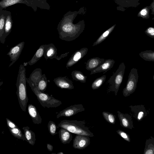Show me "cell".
<instances>
[{"mask_svg": "<svg viewBox=\"0 0 154 154\" xmlns=\"http://www.w3.org/2000/svg\"><path fill=\"white\" fill-rule=\"evenodd\" d=\"M26 78L24 66L21 64L19 66L16 83V94L20 106L24 112L26 111L28 101L26 91Z\"/></svg>", "mask_w": 154, "mask_h": 154, "instance_id": "obj_1", "label": "cell"}, {"mask_svg": "<svg viewBox=\"0 0 154 154\" xmlns=\"http://www.w3.org/2000/svg\"><path fill=\"white\" fill-rule=\"evenodd\" d=\"M85 121L63 120L58 124V127L65 128L71 133L92 137L94 136L88 128L85 126Z\"/></svg>", "mask_w": 154, "mask_h": 154, "instance_id": "obj_2", "label": "cell"}, {"mask_svg": "<svg viewBox=\"0 0 154 154\" xmlns=\"http://www.w3.org/2000/svg\"><path fill=\"white\" fill-rule=\"evenodd\" d=\"M26 82L43 107L48 108H56L62 104L61 101L50 96L44 92L40 91L32 82L27 80Z\"/></svg>", "mask_w": 154, "mask_h": 154, "instance_id": "obj_3", "label": "cell"}, {"mask_svg": "<svg viewBox=\"0 0 154 154\" xmlns=\"http://www.w3.org/2000/svg\"><path fill=\"white\" fill-rule=\"evenodd\" d=\"M84 29V26H75L69 23H64L58 29L59 38L66 41H73L78 37Z\"/></svg>", "mask_w": 154, "mask_h": 154, "instance_id": "obj_4", "label": "cell"}, {"mask_svg": "<svg viewBox=\"0 0 154 154\" xmlns=\"http://www.w3.org/2000/svg\"><path fill=\"white\" fill-rule=\"evenodd\" d=\"M125 68L123 62L121 63L116 72L108 81L109 91H114L116 96L122 82Z\"/></svg>", "mask_w": 154, "mask_h": 154, "instance_id": "obj_5", "label": "cell"}, {"mask_svg": "<svg viewBox=\"0 0 154 154\" xmlns=\"http://www.w3.org/2000/svg\"><path fill=\"white\" fill-rule=\"evenodd\" d=\"M138 78L137 69L132 68L129 73L126 87L123 90V94L124 97H128L135 91L137 88Z\"/></svg>", "mask_w": 154, "mask_h": 154, "instance_id": "obj_6", "label": "cell"}, {"mask_svg": "<svg viewBox=\"0 0 154 154\" xmlns=\"http://www.w3.org/2000/svg\"><path fill=\"white\" fill-rule=\"evenodd\" d=\"M69 53V52H68L61 54L60 56H57V49L54 44L51 43L45 45L43 55L46 60L55 58L59 60L67 56Z\"/></svg>", "mask_w": 154, "mask_h": 154, "instance_id": "obj_7", "label": "cell"}, {"mask_svg": "<svg viewBox=\"0 0 154 154\" xmlns=\"http://www.w3.org/2000/svg\"><path fill=\"white\" fill-rule=\"evenodd\" d=\"M85 110V109L82 104H75L70 106L60 112L56 117L58 119L62 116L69 117Z\"/></svg>", "mask_w": 154, "mask_h": 154, "instance_id": "obj_8", "label": "cell"}, {"mask_svg": "<svg viewBox=\"0 0 154 154\" xmlns=\"http://www.w3.org/2000/svg\"><path fill=\"white\" fill-rule=\"evenodd\" d=\"M25 42H22L11 48L9 52L7 54L10 58L11 63L8 67H11L18 60L20 55L24 47Z\"/></svg>", "mask_w": 154, "mask_h": 154, "instance_id": "obj_9", "label": "cell"}, {"mask_svg": "<svg viewBox=\"0 0 154 154\" xmlns=\"http://www.w3.org/2000/svg\"><path fill=\"white\" fill-rule=\"evenodd\" d=\"M89 137L76 134L73 140V147L75 149H83L90 144Z\"/></svg>", "mask_w": 154, "mask_h": 154, "instance_id": "obj_10", "label": "cell"}, {"mask_svg": "<svg viewBox=\"0 0 154 154\" xmlns=\"http://www.w3.org/2000/svg\"><path fill=\"white\" fill-rule=\"evenodd\" d=\"M88 50L87 48H83L75 51L66 63V66L67 69L72 66L84 57L87 54Z\"/></svg>", "mask_w": 154, "mask_h": 154, "instance_id": "obj_11", "label": "cell"}, {"mask_svg": "<svg viewBox=\"0 0 154 154\" xmlns=\"http://www.w3.org/2000/svg\"><path fill=\"white\" fill-rule=\"evenodd\" d=\"M129 107L133 116L138 122L142 120L147 115V111L143 105L130 106Z\"/></svg>", "mask_w": 154, "mask_h": 154, "instance_id": "obj_12", "label": "cell"}, {"mask_svg": "<svg viewBox=\"0 0 154 154\" xmlns=\"http://www.w3.org/2000/svg\"><path fill=\"white\" fill-rule=\"evenodd\" d=\"M13 25V20L11 12L7 11L4 26V32L2 35L0 42L3 44L5 43L7 37L11 32Z\"/></svg>", "mask_w": 154, "mask_h": 154, "instance_id": "obj_13", "label": "cell"}, {"mask_svg": "<svg viewBox=\"0 0 154 154\" xmlns=\"http://www.w3.org/2000/svg\"><path fill=\"white\" fill-rule=\"evenodd\" d=\"M53 81L60 88L69 90L74 88L72 82L66 76L57 77L54 79Z\"/></svg>", "mask_w": 154, "mask_h": 154, "instance_id": "obj_14", "label": "cell"}, {"mask_svg": "<svg viewBox=\"0 0 154 154\" xmlns=\"http://www.w3.org/2000/svg\"><path fill=\"white\" fill-rule=\"evenodd\" d=\"M117 112L120 124L122 127L131 129L134 128L132 118L130 115L127 113H121L119 111Z\"/></svg>", "mask_w": 154, "mask_h": 154, "instance_id": "obj_15", "label": "cell"}, {"mask_svg": "<svg viewBox=\"0 0 154 154\" xmlns=\"http://www.w3.org/2000/svg\"><path fill=\"white\" fill-rule=\"evenodd\" d=\"M115 61L112 59L105 60L98 67L91 71L90 75L103 72H107L113 66Z\"/></svg>", "mask_w": 154, "mask_h": 154, "instance_id": "obj_16", "label": "cell"}, {"mask_svg": "<svg viewBox=\"0 0 154 154\" xmlns=\"http://www.w3.org/2000/svg\"><path fill=\"white\" fill-rule=\"evenodd\" d=\"M28 110L33 123L39 124L41 123L42 119L35 106L31 104H29Z\"/></svg>", "mask_w": 154, "mask_h": 154, "instance_id": "obj_17", "label": "cell"}, {"mask_svg": "<svg viewBox=\"0 0 154 154\" xmlns=\"http://www.w3.org/2000/svg\"><path fill=\"white\" fill-rule=\"evenodd\" d=\"M105 60L104 59L98 57L91 58L88 60L86 62V69L91 71L94 70L103 63Z\"/></svg>", "mask_w": 154, "mask_h": 154, "instance_id": "obj_18", "label": "cell"}, {"mask_svg": "<svg viewBox=\"0 0 154 154\" xmlns=\"http://www.w3.org/2000/svg\"><path fill=\"white\" fill-rule=\"evenodd\" d=\"M58 133L60 140L63 144L69 143L72 140V136L71 133L66 129L61 128Z\"/></svg>", "mask_w": 154, "mask_h": 154, "instance_id": "obj_19", "label": "cell"}, {"mask_svg": "<svg viewBox=\"0 0 154 154\" xmlns=\"http://www.w3.org/2000/svg\"><path fill=\"white\" fill-rule=\"evenodd\" d=\"M23 129L26 141L31 145H34L36 140L35 135L34 132L30 130L29 127L28 126L23 127Z\"/></svg>", "mask_w": 154, "mask_h": 154, "instance_id": "obj_20", "label": "cell"}, {"mask_svg": "<svg viewBox=\"0 0 154 154\" xmlns=\"http://www.w3.org/2000/svg\"><path fill=\"white\" fill-rule=\"evenodd\" d=\"M115 2L123 8L136 7L140 4L139 0H115Z\"/></svg>", "mask_w": 154, "mask_h": 154, "instance_id": "obj_21", "label": "cell"}, {"mask_svg": "<svg viewBox=\"0 0 154 154\" xmlns=\"http://www.w3.org/2000/svg\"><path fill=\"white\" fill-rule=\"evenodd\" d=\"M42 75V69L40 68H37L32 72L29 78H26V80L36 85L41 79Z\"/></svg>", "mask_w": 154, "mask_h": 154, "instance_id": "obj_22", "label": "cell"}, {"mask_svg": "<svg viewBox=\"0 0 154 154\" xmlns=\"http://www.w3.org/2000/svg\"><path fill=\"white\" fill-rule=\"evenodd\" d=\"M45 45H41L37 50L34 55L27 63L31 66L36 63L43 55Z\"/></svg>", "mask_w": 154, "mask_h": 154, "instance_id": "obj_23", "label": "cell"}, {"mask_svg": "<svg viewBox=\"0 0 154 154\" xmlns=\"http://www.w3.org/2000/svg\"><path fill=\"white\" fill-rule=\"evenodd\" d=\"M116 25L112 26L103 33L93 43L92 46L97 45L104 41L113 31Z\"/></svg>", "mask_w": 154, "mask_h": 154, "instance_id": "obj_24", "label": "cell"}, {"mask_svg": "<svg viewBox=\"0 0 154 154\" xmlns=\"http://www.w3.org/2000/svg\"><path fill=\"white\" fill-rule=\"evenodd\" d=\"M154 153V138L152 137L146 140L143 154Z\"/></svg>", "mask_w": 154, "mask_h": 154, "instance_id": "obj_25", "label": "cell"}, {"mask_svg": "<svg viewBox=\"0 0 154 154\" xmlns=\"http://www.w3.org/2000/svg\"><path fill=\"white\" fill-rule=\"evenodd\" d=\"M0 6V41L4 32V26L7 11Z\"/></svg>", "mask_w": 154, "mask_h": 154, "instance_id": "obj_26", "label": "cell"}, {"mask_svg": "<svg viewBox=\"0 0 154 154\" xmlns=\"http://www.w3.org/2000/svg\"><path fill=\"white\" fill-rule=\"evenodd\" d=\"M72 79L75 81L85 83L86 82L87 76L85 75L81 71L78 70L72 71L71 73Z\"/></svg>", "mask_w": 154, "mask_h": 154, "instance_id": "obj_27", "label": "cell"}, {"mask_svg": "<svg viewBox=\"0 0 154 154\" xmlns=\"http://www.w3.org/2000/svg\"><path fill=\"white\" fill-rule=\"evenodd\" d=\"M141 57L148 61H154V51L151 50H146L141 52L139 54Z\"/></svg>", "mask_w": 154, "mask_h": 154, "instance_id": "obj_28", "label": "cell"}, {"mask_svg": "<svg viewBox=\"0 0 154 154\" xmlns=\"http://www.w3.org/2000/svg\"><path fill=\"white\" fill-rule=\"evenodd\" d=\"M9 129L11 134L15 137L23 141H26L24 134H23L21 130L18 127L9 128Z\"/></svg>", "mask_w": 154, "mask_h": 154, "instance_id": "obj_29", "label": "cell"}, {"mask_svg": "<svg viewBox=\"0 0 154 154\" xmlns=\"http://www.w3.org/2000/svg\"><path fill=\"white\" fill-rule=\"evenodd\" d=\"M48 81L45 75H42V77L36 85H35L40 91L44 92L47 86Z\"/></svg>", "mask_w": 154, "mask_h": 154, "instance_id": "obj_30", "label": "cell"}, {"mask_svg": "<svg viewBox=\"0 0 154 154\" xmlns=\"http://www.w3.org/2000/svg\"><path fill=\"white\" fill-rule=\"evenodd\" d=\"M106 79V75H102L96 79L92 84V88L93 90H95L99 88L104 83Z\"/></svg>", "mask_w": 154, "mask_h": 154, "instance_id": "obj_31", "label": "cell"}, {"mask_svg": "<svg viewBox=\"0 0 154 154\" xmlns=\"http://www.w3.org/2000/svg\"><path fill=\"white\" fill-rule=\"evenodd\" d=\"M102 115L105 120L108 123L114 124L116 121V116L112 113L107 112H102Z\"/></svg>", "mask_w": 154, "mask_h": 154, "instance_id": "obj_32", "label": "cell"}, {"mask_svg": "<svg viewBox=\"0 0 154 154\" xmlns=\"http://www.w3.org/2000/svg\"><path fill=\"white\" fill-rule=\"evenodd\" d=\"M150 10L149 6L144 7L137 14V17L143 19H149L150 17L149 13Z\"/></svg>", "mask_w": 154, "mask_h": 154, "instance_id": "obj_33", "label": "cell"}, {"mask_svg": "<svg viewBox=\"0 0 154 154\" xmlns=\"http://www.w3.org/2000/svg\"><path fill=\"white\" fill-rule=\"evenodd\" d=\"M57 126L54 122L50 121L48 124V128L49 133L52 136H54L57 133L56 132Z\"/></svg>", "mask_w": 154, "mask_h": 154, "instance_id": "obj_34", "label": "cell"}, {"mask_svg": "<svg viewBox=\"0 0 154 154\" xmlns=\"http://www.w3.org/2000/svg\"><path fill=\"white\" fill-rule=\"evenodd\" d=\"M117 133L124 140L130 142L131 139L129 135L125 131L121 130H118L116 131Z\"/></svg>", "mask_w": 154, "mask_h": 154, "instance_id": "obj_35", "label": "cell"}, {"mask_svg": "<svg viewBox=\"0 0 154 154\" xmlns=\"http://www.w3.org/2000/svg\"><path fill=\"white\" fill-rule=\"evenodd\" d=\"M144 32L149 36L154 38V28L153 27H148L145 30Z\"/></svg>", "mask_w": 154, "mask_h": 154, "instance_id": "obj_36", "label": "cell"}, {"mask_svg": "<svg viewBox=\"0 0 154 154\" xmlns=\"http://www.w3.org/2000/svg\"><path fill=\"white\" fill-rule=\"evenodd\" d=\"M7 126L9 128H12L18 127L15 123L8 118H6Z\"/></svg>", "mask_w": 154, "mask_h": 154, "instance_id": "obj_37", "label": "cell"}, {"mask_svg": "<svg viewBox=\"0 0 154 154\" xmlns=\"http://www.w3.org/2000/svg\"><path fill=\"white\" fill-rule=\"evenodd\" d=\"M150 10L152 11V14L153 15L154 14V0H153L149 6Z\"/></svg>", "mask_w": 154, "mask_h": 154, "instance_id": "obj_38", "label": "cell"}, {"mask_svg": "<svg viewBox=\"0 0 154 154\" xmlns=\"http://www.w3.org/2000/svg\"><path fill=\"white\" fill-rule=\"evenodd\" d=\"M47 146L48 150L50 152L52 151L53 149V146L49 143L47 144Z\"/></svg>", "mask_w": 154, "mask_h": 154, "instance_id": "obj_39", "label": "cell"}, {"mask_svg": "<svg viewBox=\"0 0 154 154\" xmlns=\"http://www.w3.org/2000/svg\"><path fill=\"white\" fill-rule=\"evenodd\" d=\"M3 84V82L0 79V87Z\"/></svg>", "mask_w": 154, "mask_h": 154, "instance_id": "obj_40", "label": "cell"}, {"mask_svg": "<svg viewBox=\"0 0 154 154\" xmlns=\"http://www.w3.org/2000/svg\"><path fill=\"white\" fill-rule=\"evenodd\" d=\"M57 154H63V153L62 152H60L57 153Z\"/></svg>", "mask_w": 154, "mask_h": 154, "instance_id": "obj_41", "label": "cell"}, {"mask_svg": "<svg viewBox=\"0 0 154 154\" xmlns=\"http://www.w3.org/2000/svg\"><path fill=\"white\" fill-rule=\"evenodd\" d=\"M154 75H153V80H154Z\"/></svg>", "mask_w": 154, "mask_h": 154, "instance_id": "obj_42", "label": "cell"}]
</instances>
